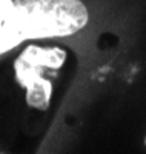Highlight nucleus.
Returning a JSON list of instances; mask_svg holds the SVG:
<instances>
[{
    "label": "nucleus",
    "mask_w": 146,
    "mask_h": 154,
    "mask_svg": "<svg viewBox=\"0 0 146 154\" xmlns=\"http://www.w3.org/2000/svg\"><path fill=\"white\" fill-rule=\"evenodd\" d=\"M14 11L25 40L72 35L89 19L80 0H14Z\"/></svg>",
    "instance_id": "1"
},
{
    "label": "nucleus",
    "mask_w": 146,
    "mask_h": 154,
    "mask_svg": "<svg viewBox=\"0 0 146 154\" xmlns=\"http://www.w3.org/2000/svg\"><path fill=\"white\" fill-rule=\"evenodd\" d=\"M25 40L14 11V0H0V54L16 48Z\"/></svg>",
    "instance_id": "2"
},
{
    "label": "nucleus",
    "mask_w": 146,
    "mask_h": 154,
    "mask_svg": "<svg viewBox=\"0 0 146 154\" xmlns=\"http://www.w3.org/2000/svg\"><path fill=\"white\" fill-rule=\"evenodd\" d=\"M19 57L40 69L43 68L59 69L66 60V53L62 48H56V46L46 48V46L29 45L23 49V53Z\"/></svg>",
    "instance_id": "3"
},
{
    "label": "nucleus",
    "mask_w": 146,
    "mask_h": 154,
    "mask_svg": "<svg viewBox=\"0 0 146 154\" xmlns=\"http://www.w3.org/2000/svg\"><path fill=\"white\" fill-rule=\"evenodd\" d=\"M52 93V85L45 77L38 75L26 86V103L31 108L45 111L49 108V100Z\"/></svg>",
    "instance_id": "4"
},
{
    "label": "nucleus",
    "mask_w": 146,
    "mask_h": 154,
    "mask_svg": "<svg viewBox=\"0 0 146 154\" xmlns=\"http://www.w3.org/2000/svg\"><path fill=\"white\" fill-rule=\"evenodd\" d=\"M14 71H16V77H17V82L22 85V86H28L35 77L42 75V69L37 68L34 65H31V63L22 60L20 57L16 59L14 62Z\"/></svg>",
    "instance_id": "5"
}]
</instances>
